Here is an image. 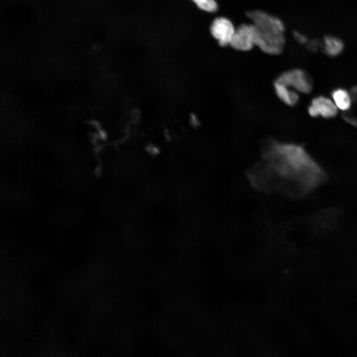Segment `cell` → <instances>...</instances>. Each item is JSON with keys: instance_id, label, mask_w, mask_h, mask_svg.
I'll use <instances>...</instances> for the list:
<instances>
[{"instance_id": "1", "label": "cell", "mask_w": 357, "mask_h": 357, "mask_svg": "<svg viewBox=\"0 0 357 357\" xmlns=\"http://www.w3.org/2000/svg\"><path fill=\"white\" fill-rule=\"evenodd\" d=\"M271 143L248 173L250 182L257 189L271 194L298 197L324 181L325 173L302 146Z\"/></svg>"}, {"instance_id": "2", "label": "cell", "mask_w": 357, "mask_h": 357, "mask_svg": "<svg viewBox=\"0 0 357 357\" xmlns=\"http://www.w3.org/2000/svg\"><path fill=\"white\" fill-rule=\"evenodd\" d=\"M299 94H308L313 88V82L309 74L300 68H293L283 72L275 80Z\"/></svg>"}, {"instance_id": "3", "label": "cell", "mask_w": 357, "mask_h": 357, "mask_svg": "<svg viewBox=\"0 0 357 357\" xmlns=\"http://www.w3.org/2000/svg\"><path fill=\"white\" fill-rule=\"evenodd\" d=\"M246 16L260 32L268 34H284L285 25L281 19L260 10L246 13Z\"/></svg>"}, {"instance_id": "4", "label": "cell", "mask_w": 357, "mask_h": 357, "mask_svg": "<svg viewBox=\"0 0 357 357\" xmlns=\"http://www.w3.org/2000/svg\"><path fill=\"white\" fill-rule=\"evenodd\" d=\"M254 46L270 55H278L283 51L285 45L284 34L270 35L261 32L251 24Z\"/></svg>"}, {"instance_id": "5", "label": "cell", "mask_w": 357, "mask_h": 357, "mask_svg": "<svg viewBox=\"0 0 357 357\" xmlns=\"http://www.w3.org/2000/svg\"><path fill=\"white\" fill-rule=\"evenodd\" d=\"M235 29L232 22L225 17L215 18L210 26L212 36L221 47L230 45Z\"/></svg>"}, {"instance_id": "6", "label": "cell", "mask_w": 357, "mask_h": 357, "mask_svg": "<svg viewBox=\"0 0 357 357\" xmlns=\"http://www.w3.org/2000/svg\"><path fill=\"white\" fill-rule=\"evenodd\" d=\"M337 109L333 100L324 96H318L312 99L308 107L307 112L312 117L320 116L329 119L337 115Z\"/></svg>"}, {"instance_id": "7", "label": "cell", "mask_w": 357, "mask_h": 357, "mask_svg": "<svg viewBox=\"0 0 357 357\" xmlns=\"http://www.w3.org/2000/svg\"><path fill=\"white\" fill-rule=\"evenodd\" d=\"M230 46L239 51H249L254 46L251 24H241L236 28Z\"/></svg>"}, {"instance_id": "8", "label": "cell", "mask_w": 357, "mask_h": 357, "mask_svg": "<svg viewBox=\"0 0 357 357\" xmlns=\"http://www.w3.org/2000/svg\"><path fill=\"white\" fill-rule=\"evenodd\" d=\"M273 88L278 98L285 105L294 107L298 103L299 94L289 87L274 80Z\"/></svg>"}, {"instance_id": "9", "label": "cell", "mask_w": 357, "mask_h": 357, "mask_svg": "<svg viewBox=\"0 0 357 357\" xmlns=\"http://www.w3.org/2000/svg\"><path fill=\"white\" fill-rule=\"evenodd\" d=\"M344 43L340 39L331 35L325 36L322 42V49L330 57L340 55L344 49Z\"/></svg>"}, {"instance_id": "10", "label": "cell", "mask_w": 357, "mask_h": 357, "mask_svg": "<svg viewBox=\"0 0 357 357\" xmlns=\"http://www.w3.org/2000/svg\"><path fill=\"white\" fill-rule=\"evenodd\" d=\"M332 100L339 109L348 111L351 107L352 99L349 92L342 88L333 89L331 92Z\"/></svg>"}, {"instance_id": "11", "label": "cell", "mask_w": 357, "mask_h": 357, "mask_svg": "<svg viewBox=\"0 0 357 357\" xmlns=\"http://www.w3.org/2000/svg\"><path fill=\"white\" fill-rule=\"evenodd\" d=\"M201 9L209 12H215L218 9L215 0H192Z\"/></svg>"}, {"instance_id": "12", "label": "cell", "mask_w": 357, "mask_h": 357, "mask_svg": "<svg viewBox=\"0 0 357 357\" xmlns=\"http://www.w3.org/2000/svg\"><path fill=\"white\" fill-rule=\"evenodd\" d=\"M306 45L308 50L311 52H316L319 49L322 48V42L318 40L308 41Z\"/></svg>"}, {"instance_id": "13", "label": "cell", "mask_w": 357, "mask_h": 357, "mask_svg": "<svg viewBox=\"0 0 357 357\" xmlns=\"http://www.w3.org/2000/svg\"><path fill=\"white\" fill-rule=\"evenodd\" d=\"M293 35L295 39L300 44H306L308 42L307 37L298 31H294Z\"/></svg>"}]
</instances>
